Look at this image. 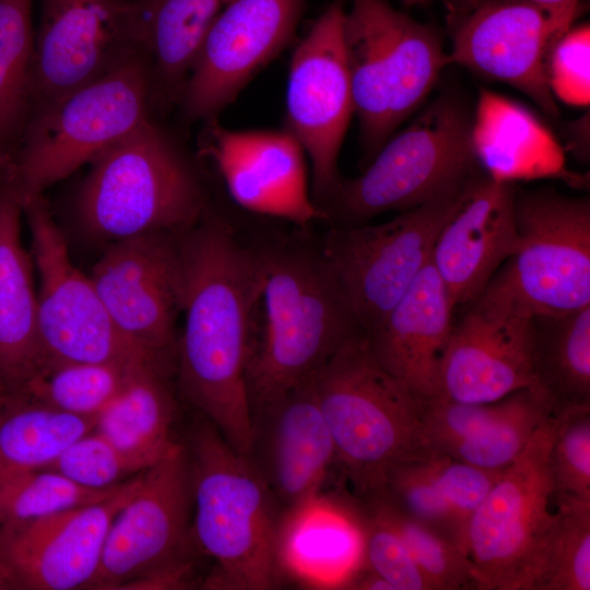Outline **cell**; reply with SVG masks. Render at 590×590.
Segmentation results:
<instances>
[{"label": "cell", "mask_w": 590, "mask_h": 590, "mask_svg": "<svg viewBox=\"0 0 590 590\" xmlns=\"http://www.w3.org/2000/svg\"><path fill=\"white\" fill-rule=\"evenodd\" d=\"M181 266L176 369L185 399L246 457L251 411L246 386L252 315L262 287L259 248L209 211L177 233Z\"/></svg>", "instance_id": "cell-1"}, {"label": "cell", "mask_w": 590, "mask_h": 590, "mask_svg": "<svg viewBox=\"0 0 590 590\" xmlns=\"http://www.w3.org/2000/svg\"><path fill=\"white\" fill-rule=\"evenodd\" d=\"M259 250L262 287L246 365L251 412L315 378L362 330L320 244L298 239Z\"/></svg>", "instance_id": "cell-2"}, {"label": "cell", "mask_w": 590, "mask_h": 590, "mask_svg": "<svg viewBox=\"0 0 590 590\" xmlns=\"http://www.w3.org/2000/svg\"><path fill=\"white\" fill-rule=\"evenodd\" d=\"M190 463L194 546L213 559L209 589L279 587L282 512L246 457L199 414L185 445Z\"/></svg>", "instance_id": "cell-3"}, {"label": "cell", "mask_w": 590, "mask_h": 590, "mask_svg": "<svg viewBox=\"0 0 590 590\" xmlns=\"http://www.w3.org/2000/svg\"><path fill=\"white\" fill-rule=\"evenodd\" d=\"M88 164L72 209L92 238L180 232L210 211L187 154L152 115Z\"/></svg>", "instance_id": "cell-4"}, {"label": "cell", "mask_w": 590, "mask_h": 590, "mask_svg": "<svg viewBox=\"0 0 590 590\" xmlns=\"http://www.w3.org/2000/svg\"><path fill=\"white\" fill-rule=\"evenodd\" d=\"M335 465L359 500L377 495L396 465L434 455L410 392L371 355L366 335H351L315 377Z\"/></svg>", "instance_id": "cell-5"}, {"label": "cell", "mask_w": 590, "mask_h": 590, "mask_svg": "<svg viewBox=\"0 0 590 590\" xmlns=\"http://www.w3.org/2000/svg\"><path fill=\"white\" fill-rule=\"evenodd\" d=\"M472 123L473 110L463 97L441 93L386 141L359 176L341 178L321 206L326 221L362 224L463 186L482 170L472 145Z\"/></svg>", "instance_id": "cell-6"}, {"label": "cell", "mask_w": 590, "mask_h": 590, "mask_svg": "<svg viewBox=\"0 0 590 590\" xmlns=\"http://www.w3.org/2000/svg\"><path fill=\"white\" fill-rule=\"evenodd\" d=\"M343 40L367 165L422 105L451 61L434 26L387 0H351Z\"/></svg>", "instance_id": "cell-7"}, {"label": "cell", "mask_w": 590, "mask_h": 590, "mask_svg": "<svg viewBox=\"0 0 590 590\" xmlns=\"http://www.w3.org/2000/svg\"><path fill=\"white\" fill-rule=\"evenodd\" d=\"M145 55L137 49L99 79L32 109L10 156L22 197L43 194L133 130L150 111Z\"/></svg>", "instance_id": "cell-8"}, {"label": "cell", "mask_w": 590, "mask_h": 590, "mask_svg": "<svg viewBox=\"0 0 590 590\" xmlns=\"http://www.w3.org/2000/svg\"><path fill=\"white\" fill-rule=\"evenodd\" d=\"M515 210L518 248L477 298L530 318L590 306L589 198L516 191Z\"/></svg>", "instance_id": "cell-9"}, {"label": "cell", "mask_w": 590, "mask_h": 590, "mask_svg": "<svg viewBox=\"0 0 590 590\" xmlns=\"http://www.w3.org/2000/svg\"><path fill=\"white\" fill-rule=\"evenodd\" d=\"M556 429L553 414L504 469L467 532V552L482 590H538L556 512L547 459Z\"/></svg>", "instance_id": "cell-10"}, {"label": "cell", "mask_w": 590, "mask_h": 590, "mask_svg": "<svg viewBox=\"0 0 590 590\" xmlns=\"http://www.w3.org/2000/svg\"><path fill=\"white\" fill-rule=\"evenodd\" d=\"M470 180L388 222L332 225L326 233L321 251L365 333L381 323L430 261L438 233Z\"/></svg>", "instance_id": "cell-11"}, {"label": "cell", "mask_w": 590, "mask_h": 590, "mask_svg": "<svg viewBox=\"0 0 590 590\" xmlns=\"http://www.w3.org/2000/svg\"><path fill=\"white\" fill-rule=\"evenodd\" d=\"M23 215L39 278L37 332L46 362L143 359L156 364L118 333L90 275L73 264L44 196L23 198Z\"/></svg>", "instance_id": "cell-12"}, {"label": "cell", "mask_w": 590, "mask_h": 590, "mask_svg": "<svg viewBox=\"0 0 590 590\" xmlns=\"http://www.w3.org/2000/svg\"><path fill=\"white\" fill-rule=\"evenodd\" d=\"M344 13L343 0H333L314 22L292 56L286 90L287 130L309 158L320 210L341 180L338 158L354 114Z\"/></svg>", "instance_id": "cell-13"}, {"label": "cell", "mask_w": 590, "mask_h": 590, "mask_svg": "<svg viewBox=\"0 0 590 590\" xmlns=\"http://www.w3.org/2000/svg\"><path fill=\"white\" fill-rule=\"evenodd\" d=\"M178 232L110 243L90 278L118 333L138 352L167 368L177 351L181 266Z\"/></svg>", "instance_id": "cell-14"}, {"label": "cell", "mask_w": 590, "mask_h": 590, "mask_svg": "<svg viewBox=\"0 0 590 590\" xmlns=\"http://www.w3.org/2000/svg\"><path fill=\"white\" fill-rule=\"evenodd\" d=\"M139 475L137 489L110 524L88 589H122L157 568L188 557L194 546L191 474L185 444L175 440Z\"/></svg>", "instance_id": "cell-15"}, {"label": "cell", "mask_w": 590, "mask_h": 590, "mask_svg": "<svg viewBox=\"0 0 590 590\" xmlns=\"http://www.w3.org/2000/svg\"><path fill=\"white\" fill-rule=\"evenodd\" d=\"M451 63L512 86L546 115L558 116L547 59L567 31L543 8L524 0H476L447 14Z\"/></svg>", "instance_id": "cell-16"}, {"label": "cell", "mask_w": 590, "mask_h": 590, "mask_svg": "<svg viewBox=\"0 0 590 590\" xmlns=\"http://www.w3.org/2000/svg\"><path fill=\"white\" fill-rule=\"evenodd\" d=\"M305 0H231L206 32L177 106L187 121L231 104L292 40Z\"/></svg>", "instance_id": "cell-17"}, {"label": "cell", "mask_w": 590, "mask_h": 590, "mask_svg": "<svg viewBox=\"0 0 590 590\" xmlns=\"http://www.w3.org/2000/svg\"><path fill=\"white\" fill-rule=\"evenodd\" d=\"M32 108L108 73L140 49L132 0H39Z\"/></svg>", "instance_id": "cell-18"}, {"label": "cell", "mask_w": 590, "mask_h": 590, "mask_svg": "<svg viewBox=\"0 0 590 590\" xmlns=\"http://www.w3.org/2000/svg\"><path fill=\"white\" fill-rule=\"evenodd\" d=\"M139 474L104 500L0 524V562L11 571L16 588L88 589L110 524L137 489Z\"/></svg>", "instance_id": "cell-19"}, {"label": "cell", "mask_w": 590, "mask_h": 590, "mask_svg": "<svg viewBox=\"0 0 590 590\" xmlns=\"http://www.w3.org/2000/svg\"><path fill=\"white\" fill-rule=\"evenodd\" d=\"M199 153L243 209L300 228L326 221L308 190L305 152L288 130H231L212 118L204 121Z\"/></svg>", "instance_id": "cell-20"}, {"label": "cell", "mask_w": 590, "mask_h": 590, "mask_svg": "<svg viewBox=\"0 0 590 590\" xmlns=\"http://www.w3.org/2000/svg\"><path fill=\"white\" fill-rule=\"evenodd\" d=\"M246 459L282 517L323 492L337 467L335 448L317 401L315 378L251 412Z\"/></svg>", "instance_id": "cell-21"}, {"label": "cell", "mask_w": 590, "mask_h": 590, "mask_svg": "<svg viewBox=\"0 0 590 590\" xmlns=\"http://www.w3.org/2000/svg\"><path fill=\"white\" fill-rule=\"evenodd\" d=\"M467 306L453 322L434 399L487 403L536 387L532 318L481 298Z\"/></svg>", "instance_id": "cell-22"}, {"label": "cell", "mask_w": 590, "mask_h": 590, "mask_svg": "<svg viewBox=\"0 0 590 590\" xmlns=\"http://www.w3.org/2000/svg\"><path fill=\"white\" fill-rule=\"evenodd\" d=\"M514 182L480 170L468 184L435 240L430 262L455 307L476 299L516 252Z\"/></svg>", "instance_id": "cell-23"}, {"label": "cell", "mask_w": 590, "mask_h": 590, "mask_svg": "<svg viewBox=\"0 0 590 590\" xmlns=\"http://www.w3.org/2000/svg\"><path fill=\"white\" fill-rule=\"evenodd\" d=\"M455 308L429 261L381 323L364 332L374 358L417 405L437 396Z\"/></svg>", "instance_id": "cell-24"}, {"label": "cell", "mask_w": 590, "mask_h": 590, "mask_svg": "<svg viewBox=\"0 0 590 590\" xmlns=\"http://www.w3.org/2000/svg\"><path fill=\"white\" fill-rule=\"evenodd\" d=\"M23 197L10 156L0 157V381L17 389L46 364L37 332L32 253L21 237Z\"/></svg>", "instance_id": "cell-25"}, {"label": "cell", "mask_w": 590, "mask_h": 590, "mask_svg": "<svg viewBox=\"0 0 590 590\" xmlns=\"http://www.w3.org/2000/svg\"><path fill=\"white\" fill-rule=\"evenodd\" d=\"M363 533L355 498L326 494L282 517L278 562L282 578L318 588H343L362 565Z\"/></svg>", "instance_id": "cell-26"}, {"label": "cell", "mask_w": 590, "mask_h": 590, "mask_svg": "<svg viewBox=\"0 0 590 590\" xmlns=\"http://www.w3.org/2000/svg\"><path fill=\"white\" fill-rule=\"evenodd\" d=\"M229 1L132 0L137 43L149 64L153 117L177 106L201 43Z\"/></svg>", "instance_id": "cell-27"}, {"label": "cell", "mask_w": 590, "mask_h": 590, "mask_svg": "<svg viewBox=\"0 0 590 590\" xmlns=\"http://www.w3.org/2000/svg\"><path fill=\"white\" fill-rule=\"evenodd\" d=\"M472 145L481 168L500 181L560 176L565 152L552 131L526 106L481 90L473 110Z\"/></svg>", "instance_id": "cell-28"}, {"label": "cell", "mask_w": 590, "mask_h": 590, "mask_svg": "<svg viewBox=\"0 0 590 590\" xmlns=\"http://www.w3.org/2000/svg\"><path fill=\"white\" fill-rule=\"evenodd\" d=\"M166 369L146 361L132 364L118 394L97 415L94 429L140 471L174 444L175 401Z\"/></svg>", "instance_id": "cell-29"}, {"label": "cell", "mask_w": 590, "mask_h": 590, "mask_svg": "<svg viewBox=\"0 0 590 590\" xmlns=\"http://www.w3.org/2000/svg\"><path fill=\"white\" fill-rule=\"evenodd\" d=\"M95 427V420L69 414L20 389L0 394V486L43 469L64 448Z\"/></svg>", "instance_id": "cell-30"}, {"label": "cell", "mask_w": 590, "mask_h": 590, "mask_svg": "<svg viewBox=\"0 0 590 590\" xmlns=\"http://www.w3.org/2000/svg\"><path fill=\"white\" fill-rule=\"evenodd\" d=\"M532 322L533 375L554 414L590 405V306Z\"/></svg>", "instance_id": "cell-31"}, {"label": "cell", "mask_w": 590, "mask_h": 590, "mask_svg": "<svg viewBox=\"0 0 590 590\" xmlns=\"http://www.w3.org/2000/svg\"><path fill=\"white\" fill-rule=\"evenodd\" d=\"M34 0H0V157L17 148L32 108Z\"/></svg>", "instance_id": "cell-32"}, {"label": "cell", "mask_w": 590, "mask_h": 590, "mask_svg": "<svg viewBox=\"0 0 590 590\" xmlns=\"http://www.w3.org/2000/svg\"><path fill=\"white\" fill-rule=\"evenodd\" d=\"M139 361L143 359L47 361L31 380L17 389L48 406L96 421L122 388L132 364Z\"/></svg>", "instance_id": "cell-33"}, {"label": "cell", "mask_w": 590, "mask_h": 590, "mask_svg": "<svg viewBox=\"0 0 590 590\" xmlns=\"http://www.w3.org/2000/svg\"><path fill=\"white\" fill-rule=\"evenodd\" d=\"M553 414L552 403L542 390L536 387L520 389L514 406L506 414L438 455L484 469L503 470L512 463L536 429Z\"/></svg>", "instance_id": "cell-34"}, {"label": "cell", "mask_w": 590, "mask_h": 590, "mask_svg": "<svg viewBox=\"0 0 590 590\" xmlns=\"http://www.w3.org/2000/svg\"><path fill=\"white\" fill-rule=\"evenodd\" d=\"M359 502L398 532L434 590H482L473 563L452 542L380 498Z\"/></svg>", "instance_id": "cell-35"}, {"label": "cell", "mask_w": 590, "mask_h": 590, "mask_svg": "<svg viewBox=\"0 0 590 590\" xmlns=\"http://www.w3.org/2000/svg\"><path fill=\"white\" fill-rule=\"evenodd\" d=\"M554 500L556 523L538 590H590V499Z\"/></svg>", "instance_id": "cell-36"}, {"label": "cell", "mask_w": 590, "mask_h": 590, "mask_svg": "<svg viewBox=\"0 0 590 590\" xmlns=\"http://www.w3.org/2000/svg\"><path fill=\"white\" fill-rule=\"evenodd\" d=\"M121 484L98 491L80 486L52 471H28L0 486V524L97 503L113 495Z\"/></svg>", "instance_id": "cell-37"}, {"label": "cell", "mask_w": 590, "mask_h": 590, "mask_svg": "<svg viewBox=\"0 0 590 590\" xmlns=\"http://www.w3.org/2000/svg\"><path fill=\"white\" fill-rule=\"evenodd\" d=\"M427 459L393 467L379 493L370 498L382 499L408 518L439 533L468 555L464 538L433 477Z\"/></svg>", "instance_id": "cell-38"}, {"label": "cell", "mask_w": 590, "mask_h": 590, "mask_svg": "<svg viewBox=\"0 0 590 590\" xmlns=\"http://www.w3.org/2000/svg\"><path fill=\"white\" fill-rule=\"evenodd\" d=\"M554 415L556 429L547 459L553 499H590V405Z\"/></svg>", "instance_id": "cell-39"}, {"label": "cell", "mask_w": 590, "mask_h": 590, "mask_svg": "<svg viewBox=\"0 0 590 590\" xmlns=\"http://www.w3.org/2000/svg\"><path fill=\"white\" fill-rule=\"evenodd\" d=\"M91 489L115 487L141 471L95 429L79 437L43 469Z\"/></svg>", "instance_id": "cell-40"}, {"label": "cell", "mask_w": 590, "mask_h": 590, "mask_svg": "<svg viewBox=\"0 0 590 590\" xmlns=\"http://www.w3.org/2000/svg\"><path fill=\"white\" fill-rule=\"evenodd\" d=\"M355 502L363 533L362 565L393 590H434L398 532L356 498Z\"/></svg>", "instance_id": "cell-41"}, {"label": "cell", "mask_w": 590, "mask_h": 590, "mask_svg": "<svg viewBox=\"0 0 590 590\" xmlns=\"http://www.w3.org/2000/svg\"><path fill=\"white\" fill-rule=\"evenodd\" d=\"M517 391L487 403L433 399L417 405L428 447L434 453H442L458 441L485 429L514 406Z\"/></svg>", "instance_id": "cell-42"}, {"label": "cell", "mask_w": 590, "mask_h": 590, "mask_svg": "<svg viewBox=\"0 0 590 590\" xmlns=\"http://www.w3.org/2000/svg\"><path fill=\"white\" fill-rule=\"evenodd\" d=\"M427 462L467 545L470 520L504 469H484L438 453L430 456Z\"/></svg>", "instance_id": "cell-43"}, {"label": "cell", "mask_w": 590, "mask_h": 590, "mask_svg": "<svg viewBox=\"0 0 590 590\" xmlns=\"http://www.w3.org/2000/svg\"><path fill=\"white\" fill-rule=\"evenodd\" d=\"M590 26H570L555 43L547 59V79L554 97L574 106L590 101Z\"/></svg>", "instance_id": "cell-44"}, {"label": "cell", "mask_w": 590, "mask_h": 590, "mask_svg": "<svg viewBox=\"0 0 590 590\" xmlns=\"http://www.w3.org/2000/svg\"><path fill=\"white\" fill-rule=\"evenodd\" d=\"M476 0H444L448 13H456L470 7ZM548 11L556 21L568 30L579 12L580 0H524Z\"/></svg>", "instance_id": "cell-45"}, {"label": "cell", "mask_w": 590, "mask_h": 590, "mask_svg": "<svg viewBox=\"0 0 590 590\" xmlns=\"http://www.w3.org/2000/svg\"><path fill=\"white\" fill-rule=\"evenodd\" d=\"M568 148L576 158L581 162L589 160V113L577 120L569 122L566 127Z\"/></svg>", "instance_id": "cell-46"}, {"label": "cell", "mask_w": 590, "mask_h": 590, "mask_svg": "<svg viewBox=\"0 0 590 590\" xmlns=\"http://www.w3.org/2000/svg\"><path fill=\"white\" fill-rule=\"evenodd\" d=\"M16 588L15 580L9 568L0 562V590Z\"/></svg>", "instance_id": "cell-47"}, {"label": "cell", "mask_w": 590, "mask_h": 590, "mask_svg": "<svg viewBox=\"0 0 590 590\" xmlns=\"http://www.w3.org/2000/svg\"><path fill=\"white\" fill-rule=\"evenodd\" d=\"M405 7H420L430 3L433 0H399Z\"/></svg>", "instance_id": "cell-48"}, {"label": "cell", "mask_w": 590, "mask_h": 590, "mask_svg": "<svg viewBox=\"0 0 590 590\" xmlns=\"http://www.w3.org/2000/svg\"><path fill=\"white\" fill-rule=\"evenodd\" d=\"M3 389H4V386H3V385L1 384V381H0V394H1V392H2Z\"/></svg>", "instance_id": "cell-49"}]
</instances>
